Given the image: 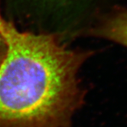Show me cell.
<instances>
[{
  "label": "cell",
  "instance_id": "6da1fadb",
  "mask_svg": "<svg viewBox=\"0 0 127 127\" xmlns=\"http://www.w3.org/2000/svg\"><path fill=\"white\" fill-rule=\"evenodd\" d=\"M0 127H66L82 100L77 75L88 51L67 48L52 34L2 31Z\"/></svg>",
  "mask_w": 127,
  "mask_h": 127
},
{
  "label": "cell",
  "instance_id": "7a4b0ae2",
  "mask_svg": "<svg viewBox=\"0 0 127 127\" xmlns=\"http://www.w3.org/2000/svg\"><path fill=\"white\" fill-rule=\"evenodd\" d=\"M88 33L94 37L105 38L127 47V9L109 15Z\"/></svg>",
  "mask_w": 127,
  "mask_h": 127
},
{
  "label": "cell",
  "instance_id": "3957f363",
  "mask_svg": "<svg viewBox=\"0 0 127 127\" xmlns=\"http://www.w3.org/2000/svg\"><path fill=\"white\" fill-rule=\"evenodd\" d=\"M7 51V44L5 39V37L3 36L2 32L0 29V64L3 60Z\"/></svg>",
  "mask_w": 127,
  "mask_h": 127
},
{
  "label": "cell",
  "instance_id": "277c9868",
  "mask_svg": "<svg viewBox=\"0 0 127 127\" xmlns=\"http://www.w3.org/2000/svg\"><path fill=\"white\" fill-rule=\"evenodd\" d=\"M5 22H5V21L2 19V17L0 16V29H1L2 31L3 29H4V26H5Z\"/></svg>",
  "mask_w": 127,
  "mask_h": 127
}]
</instances>
